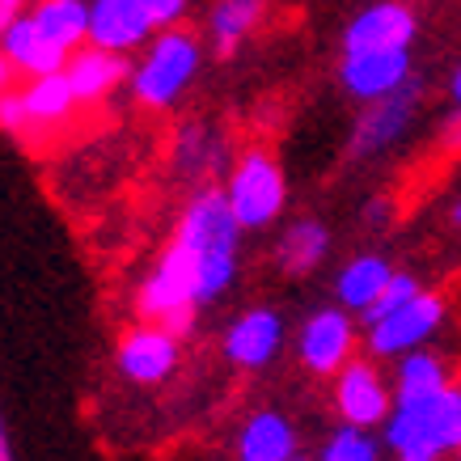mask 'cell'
<instances>
[{"label": "cell", "instance_id": "obj_15", "mask_svg": "<svg viewBox=\"0 0 461 461\" xmlns=\"http://www.w3.org/2000/svg\"><path fill=\"white\" fill-rule=\"evenodd\" d=\"M284 348V321L276 309H250L241 313L229 335H224V356L238 368H263L276 360V351Z\"/></svg>", "mask_w": 461, "mask_h": 461}, {"label": "cell", "instance_id": "obj_11", "mask_svg": "<svg viewBox=\"0 0 461 461\" xmlns=\"http://www.w3.org/2000/svg\"><path fill=\"white\" fill-rule=\"evenodd\" d=\"M114 364H119V373L127 381H136V385H157V381H166L174 373V364H178V339L169 335L166 326H136V330H127L119 351H114Z\"/></svg>", "mask_w": 461, "mask_h": 461}, {"label": "cell", "instance_id": "obj_23", "mask_svg": "<svg viewBox=\"0 0 461 461\" xmlns=\"http://www.w3.org/2000/svg\"><path fill=\"white\" fill-rule=\"evenodd\" d=\"M445 385H448V368L432 351L415 348L398 360V385H393L398 398H423V393H436V390H445Z\"/></svg>", "mask_w": 461, "mask_h": 461}, {"label": "cell", "instance_id": "obj_6", "mask_svg": "<svg viewBox=\"0 0 461 461\" xmlns=\"http://www.w3.org/2000/svg\"><path fill=\"white\" fill-rule=\"evenodd\" d=\"M238 238H241V221L233 216L229 191H199L178 221V241L191 246L199 254H238Z\"/></svg>", "mask_w": 461, "mask_h": 461}, {"label": "cell", "instance_id": "obj_35", "mask_svg": "<svg viewBox=\"0 0 461 461\" xmlns=\"http://www.w3.org/2000/svg\"><path fill=\"white\" fill-rule=\"evenodd\" d=\"M453 221H457V224H461V199H457V208H453Z\"/></svg>", "mask_w": 461, "mask_h": 461}, {"label": "cell", "instance_id": "obj_20", "mask_svg": "<svg viewBox=\"0 0 461 461\" xmlns=\"http://www.w3.org/2000/svg\"><path fill=\"white\" fill-rule=\"evenodd\" d=\"M390 280H393V267L385 263L381 254H360V258H351V263L339 271L335 293H339V301H343L351 313H364V309L381 296V288H385Z\"/></svg>", "mask_w": 461, "mask_h": 461}, {"label": "cell", "instance_id": "obj_8", "mask_svg": "<svg viewBox=\"0 0 461 461\" xmlns=\"http://www.w3.org/2000/svg\"><path fill=\"white\" fill-rule=\"evenodd\" d=\"M420 34V17L402 0H377L348 22L343 30V51H393L411 47Z\"/></svg>", "mask_w": 461, "mask_h": 461}, {"label": "cell", "instance_id": "obj_36", "mask_svg": "<svg viewBox=\"0 0 461 461\" xmlns=\"http://www.w3.org/2000/svg\"><path fill=\"white\" fill-rule=\"evenodd\" d=\"M293 461H305V457H293Z\"/></svg>", "mask_w": 461, "mask_h": 461}, {"label": "cell", "instance_id": "obj_31", "mask_svg": "<svg viewBox=\"0 0 461 461\" xmlns=\"http://www.w3.org/2000/svg\"><path fill=\"white\" fill-rule=\"evenodd\" d=\"M445 140L448 144H461V111L448 119V127H445Z\"/></svg>", "mask_w": 461, "mask_h": 461}, {"label": "cell", "instance_id": "obj_12", "mask_svg": "<svg viewBox=\"0 0 461 461\" xmlns=\"http://www.w3.org/2000/svg\"><path fill=\"white\" fill-rule=\"evenodd\" d=\"M351 343H356V326H351L348 309H318L301 326V360L318 377H335L351 360Z\"/></svg>", "mask_w": 461, "mask_h": 461}, {"label": "cell", "instance_id": "obj_25", "mask_svg": "<svg viewBox=\"0 0 461 461\" xmlns=\"http://www.w3.org/2000/svg\"><path fill=\"white\" fill-rule=\"evenodd\" d=\"M420 293H423V288H420V280H415V276H406V271H393V280L385 284V288H381V296H377V301H373V305H368V309L360 313L364 326H373V321H381L385 313H393L398 305H406L411 296H420Z\"/></svg>", "mask_w": 461, "mask_h": 461}, {"label": "cell", "instance_id": "obj_27", "mask_svg": "<svg viewBox=\"0 0 461 461\" xmlns=\"http://www.w3.org/2000/svg\"><path fill=\"white\" fill-rule=\"evenodd\" d=\"M203 161H208V131H203V127H186L178 140V166L203 169Z\"/></svg>", "mask_w": 461, "mask_h": 461}, {"label": "cell", "instance_id": "obj_3", "mask_svg": "<svg viewBox=\"0 0 461 461\" xmlns=\"http://www.w3.org/2000/svg\"><path fill=\"white\" fill-rule=\"evenodd\" d=\"M284 199H288L284 169L263 149H250L229 174V203H233L241 229H267L284 212Z\"/></svg>", "mask_w": 461, "mask_h": 461}, {"label": "cell", "instance_id": "obj_26", "mask_svg": "<svg viewBox=\"0 0 461 461\" xmlns=\"http://www.w3.org/2000/svg\"><path fill=\"white\" fill-rule=\"evenodd\" d=\"M30 127H34V123H30L26 94H22V89L0 94V131H9V136H26Z\"/></svg>", "mask_w": 461, "mask_h": 461}, {"label": "cell", "instance_id": "obj_30", "mask_svg": "<svg viewBox=\"0 0 461 461\" xmlns=\"http://www.w3.org/2000/svg\"><path fill=\"white\" fill-rule=\"evenodd\" d=\"M14 59L5 56V51H0V94H9V89H14Z\"/></svg>", "mask_w": 461, "mask_h": 461}, {"label": "cell", "instance_id": "obj_7", "mask_svg": "<svg viewBox=\"0 0 461 461\" xmlns=\"http://www.w3.org/2000/svg\"><path fill=\"white\" fill-rule=\"evenodd\" d=\"M178 305H199V301H195V250L174 238V246L161 254L157 271L144 280L136 309H140V318L161 321L169 309Z\"/></svg>", "mask_w": 461, "mask_h": 461}, {"label": "cell", "instance_id": "obj_24", "mask_svg": "<svg viewBox=\"0 0 461 461\" xmlns=\"http://www.w3.org/2000/svg\"><path fill=\"white\" fill-rule=\"evenodd\" d=\"M321 461H381V445L368 436V428H356V423H343L326 448H321Z\"/></svg>", "mask_w": 461, "mask_h": 461}, {"label": "cell", "instance_id": "obj_21", "mask_svg": "<svg viewBox=\"0 0 461 461\" xmlns=\"http://www.w3.org/2000/svg\"><path fill=\"white\" fill-rule=\"evenodd\" d=\"M26 94V106H30V123L34 127H59L68 119L81 102L72 94L68 85V72H42V77H30V85L22 89Z\"/></svg>", "mask_w": 461, "mask_h": 461}, {"label": "cell", "instance_id": "obj_34", "mask_svg": "<svg viewBox=\"0 0 461 461\" xmlns=\"http://www.w3.org/2000/svg\"><path fill=\"white\" fill-rule=\"evenodd\" d=\"M0 5H9V9H22V5H26V0H0Z\"/></svg>", "mask_w": 461, "mask_h": 461}, {"label": "cell", "instance_id": "obj_1", "mask_svg": "<svg viewBox=\"0 0 461 461\" xmlns=\"http://www.w3.org/2000/svg\"><path fill=\"white\" fill-rule=\"evenodd\" d=\"M385 445L398 461H440L461 448V390L445 385L423 398H398L385 420Z\"/></svg>", "mask_w": 461, "mask_h": 461}, {"label": "cell", "instance_id": "obj_19", "mask_svg": "<svg viewBox=\"0 0 461 461\" xmlns=\"http://www.w3.org/2000/svg\"><path fill=\"white\" fill-rule=\"evenodd\" d=\"M30 17L64 51H77L89 42V0H39Z\"/></svg>", "mask_w": 461, "mask_h": 461}, {"label": "cell", "instance_id": "obj_4", "mask_svg": "<svg viewBox=\"0 0 461 461\" xmlns=\"http://www.w3.org/2000/svg\"><path fill=\"white\" fill-rule=\"evenodd\" d=\"M440 321H445V296H411L406 305H398L393 313L368 326V351L373 356H406V351L423 348L440 330Z\"/></svg>", "mask_w": 461, "mask_h": 461}, {"label": "cell", "instance_id": "obj_22", "mask_svg": "<svg viewBox=\"0 0 461 461\" xmlns=\"http://www.w3.org/2000/svg\"><path fill=\"white\" fill-rule=\"evenodd\" d=\"M326 250H330V233L318 221H296L280 238L276 258H280V267L288 276H305V271H313L326 258Z\"/></svg>", "mask_w": 461, "mask_h": 461}, {"label": "cell", "instance_id": "obj_28", "mask_svg": "<svg viewBox=\"0 0 461 461\" xmlns=\"http://www.w3.org/2000/svg\"><path fill=\"white\" fill-rule=\"evenodd\" d=\"M136 5L149 14V22H153L157 30H169L186 17V5H191V0H136Z\"/></svg>", "mask_w": 461, "mask_h": 461}, {"label": "cell", "instance_id": "obj_9", "mask_svg": "<svg viewBox=\"0 0 461 461\" xmlns=\"http://www.w3.org/2000/svg\"><path fill=\"white\" fill-rule=\"evenodd\" d=\"M339 81L356 102H377L411 81V47L393 51H343Z\"/></svg>", "mask_w": 461, "mask_h": 461}, {"label": "cell", "instance_id": "obj_17", "mask_svg": "<svg viewBox=\"0 0 461 461\" xmlns=\"http://www.w3.org/2000/svg\"><path fill=\"white\" fill-rule=\"evenodd\" d=\"M296 432L280 411H258L238 436V461H293Z\"/></svg>", "mask_w": 461, "mask_h": 461}, {"label": "cell", "instance_id": "obj_13", "mask_svg": "<svg viewBox=\"0 0 461 461\" xmlns=\"http://www.w3.org/2000/svg\"><path fill=\"white\" fill-rule=\"evenodd\" d=\"M157 34L136 0H89V42L106 51H136Z\"/></svg>", "mask_w": 461, "mask_h": 461}, {"label": "cell", "instance_id": "obj_10", "mask_svg": "<svg viewBox=\"0 0 461 461\" xmlns=\"http://www.w3.org/2000/svg\"><path fill=\"white\" fill-rule=\"evenodd\" d=\"M335 406L343 423H356V428H377V423L390 420L393 398L390 385L381 381V373L364 360H348L335 373Z\"/></svg>", "mask_w": 461, "mask_h": 461}, {"label": "cell", "instance_id": "obj_29", "mask_svg": "<svg viewBox=\"0 0 461 461\" xmlns=\"http://www.w3.org/2000/svg\"><path fill=\"white\" fill-rule=\"evenodd\" d=\"M157 326H166V330H169L174 339H182L186 330H191V326H195V305H178V309H169V313H166L161 321H157Z\"/></svg>", "mask_w": 461, "mask_h": 461}, {"label": "cell", "instance_id": "obj_16", "mask_svg": "<svg viewBox=\"0 0 461 461\" xmlns=\"http://www.w3.org/2000/svg\"><path fill=\"white\" fill-rule=\"evenodd\" d=\"M0 51L14 59L17 72H26V77H42V72H59L68 64L72 51L56 47V42L47 39L39 26H34V17L30 14H17L14 26L5 30V39H0Z\"/></svg>", "mask_w": 461, "mask_h": 461}, {"label": "cell", "instance_id": "obj_32", "mask_svg": "<svg viewBox=\"0 0 461 461\" xmlns=\"http://www.w3.org/2000/svg\"><path fill=\"white\" fill-rule=\"evenodd\" d=\"M448 98H453V106L461 111V64L453 68V81H448Z\"/></svg>", "mask_w": 461, "mask_h": 461}, {"label": "cell", "instance_id": "obj_14", "mask_svg": "<svg viewBox=\"0 0 461 461\" xmlns=\"http://www.w3.org/2000/svg\"><path fill=\"white\" fill-rule=\"evenodd\" d=\"M64 72H68V85H72V94H77V102L94 106V102L111 98L114 89L127 81V59H123V51H106L98 42H85V47H77L68 56Z\"/></svg>", "mask_w": 461, "mask_h": 461}, {"label": "cell", "instance_id": "obj_33", "mask_svg": "<svg viewBox=\"0 0 461 461\" xmlns=\"http://www.w3.org/2000/svg\"><path fill=\"white\" fill-rule=\"evenodd\" d=\"M22 14V9H9V5H0V39H5V30L14 26V17Z\"/></svg>", "mask_w": 461, "mask_h": 461}, {"label": "cell", "instance_id": "obj_5", "mask_svg": "<svg viewBox=\"0 0 461 461\" xmlns=\"http://www.w3.org/2000/svg\"><path fill=\"white\" fill-rule=\"evenodd\" d=\"M423 85L411 77L402 89H393L377 102H364V114L356 119V131H351V153L356 157H373L381 149H390L406 136V127L415 123V111H420Z\"/></svg>", "mask_w": 461, "mask_h": 461}, {"label": "cell", "instance_id": "obj_18", "mask_svg": "<svg viewBox=\"0 0 461 461\" xmlns=\"http://www.w3.org/2000/svg\"><path fill=\"white\" fill-rule=\"evenodd\" d=\"M263 14H267V0H216L208 14L212 51L221 59H229L241 42L254 34V26L263 22Z\"/></svg>", "mask_w": 461, "mask_h": 461}, {"label": "cell", "instance_id": "obj_2", "mask_svg": "<svg viewBox=\"0 0 461 461\" xmlns=\"http://www.w3.org/2000/svg\"><path fill=\"white\" fill-rule=\"evenodd\" d=\"M199 59H203V47H199L195 34H186L178 26L161 30L149 42L144 59L131 68V94H136V102L149 106V111L174 106L186 94V85L195 81Z\"/></svg>", "mask_w": 461, "mask_h": 461}]
</instances>
